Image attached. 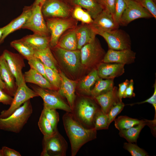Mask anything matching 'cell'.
<instances>
[{
    "label": "cell",
    "instance_id": "6da1fadb",
    "mask_svg": "<svg viewBox=\"0 0 156 156\" xmlns=\"http://www.w3.org/2000/svg\"><path fill=\"white\" fill-rule=\"evenodd\" d=\"M62 120L70 142L72 156H75L84 144L96 138V130L94 128L84 127L74 118L71 113L66 112Z\"/></svg>",
    "mask_w": 156,
    "mask_h": 156
},
{
    "label": "cell",
    "instance_id": "7a4b0ae2",
    "mask_svg": "<svg viewBox=\"0 0 156 156\" xmlns=\"http://www.w3.org/2000/svg\"><path fill=\"white\" fill-rule=\"evenodd\" d=\"M94 99L81 96L75 101L71 113L74 118L85 127L94 128L93 120L96 112L100 109Z\"/></svg>",
    "mask_w": 156,
    "mask_h": 156
},
{
    "label": "cell",
    "instance_id": "3957f363",
    "mask_svg": "<svg viewBox=\"0 0 156 156\" xmlns=\"http://www.w3.org/2000/svg\"><path fill=\"white\" fill-rule=\"evenodd\" d=\"M32 112V105L29 100L8 117L0 118V129L16 133H19L27 123Z\"/></svg>",
    "mask_w": 156,
    "mask_h": 156
},
{
    "label": "cell",
    "instance_id": "277c9868",
    "mask_svg": "<svg viewBox=\"0 0 156 156\" xmlns=\"http://www.w3.org/2000/svg\"><path fill=\"white\" fill-rule=\"evenodd\" d=\"M53 48L60 64L69 73L75 75L83 69L80 50H68L57 46Z\"/></svg>",
    "mask_w": 156,
    "mask_h": 156
},
{
    "label": "cell",
    "instance_id": "5b68a950",
    "mask_svg": "<svg viewBox=\"0 0 156 156\" xmlns=\"http://www.w3.org/2000/svg\"><path fill=\"white\" fill-rule=\"evenodd\" d=\"M41 156H65L68 144L63 137L57 131L53 135L43 137Z\"/></svg>",
    "mask_w": 156,
    "mask_h": 156
},
{
    "label": "cell",
    "instance_id": "8992f818",
    "mask_svg": "<svg viewBox=\"0 0 156 156\" xmlns=\"http://www.w3.org/2000/svg\"><path fill=\"white\" fill-rule=\"evenodd\" d=\"M80 50L82 64L88 67H93L96 66L97 67L100 63L103 62L106 53L96 38Z\"/></svg>",
    "mask_w": 156,
    "mask_h": 156
},
{
    "label": "cell",
    "instance_id": "52a82bcc",
    "mask_svg": "<svg viewBox=\"0 0 156 156\" xmlns=\"http://www.w3.org/2000/svg\"><path fill=\"white\" fill-rule=\"evenodd\" d=\"M33 90L43 101V107L60 109L71 113L72 110L68 104L58 93L57 91L41 88L38 86H31Z\"/></svg>",
    "mask_w": 156,
    "mask_h": 156
},
{
    "label": "cell",
    "instance_id": "ba28073f",
    "mask_svg": "<svg viewBox=\"0 0 156 156\" xmlns=\"http://www.w3.org/2000/svg\"><path fill=\"white\" fill-rule=\"evenodd\" d=\"M107 42L109 49L120 50L131 49V42L129 35L118 28L109 31L100 32Z\"/></svg>",
    "mask_w": 156,
    "mask_h": 156
},
{
    "label": "cell",
    "instance_id": "9c48e42d",
    "mask_svg": "<svg viewBox=\"0 0 156 156\" xmlns=\"http://www.w3.org/2000/svg\"><path fill=\"white\" fill-rule=\"evenodd\" d=\"M38 96L33 90L26 85L24 80L17 88L14 96L12 103L9 108L2 111L0 114V118H6L27 101Z\"/></svg>",
    "mask_w": 156,
    "mask_h": 156
},
{
    "label": "cell",
    "instance_id": "30bf717a",
    "mask_svg": "<svg viewBox=\"0 0 156 156\" xmlns=\"http://www.w3.org/2000/svg\"><path fill=\"white\" fill-rule=\"evenodd\" d=\"M126 7L121 18L120 25L126 26L138 18H149L152 15L139 3L133 0H124Z\"/></svg>",
    "mask_w": 156,
    "mask_h": 156
},
{
    "label": "cell",
    "instance_id": "8fae6325",
    "mask_svg": "<svg viewBox=\"0 0 156 156\" xmlns=\"http://www.w3.org/2000/svg\"><path fill=\"white\" fill-rule=\"evenodd\" d=\"M32 5L33 8L31 14L21 28L30 30L34 34L49 36L50 33L42 13L41 7Z\"/></svg>",
    "mask_w": 156,
    "mask_h": 156
},
{
    "label": "cell",
    "instance_id": "7c38bea8",
    "mask_svg": "<svg viewBox=\"0 0 156 156\" xmlns=\"http://www.w3.org/2000/svg\"><path fill=\"white\" fill-rule=\"evenodd\" d=\"M51 34L49 46L51 48L57 44L62 34L66 30L72 27L73 22L71 20L59 18H48L46 22Z\"/></svg>",
    "mask_w": 156,
    "mask_h": 156
},
{
    "label": "cell",
    "instance_id": "4fadbf2b",
    "mask_svg": "<svg viewBox=\"0 0 156 156\" xmlns=\"http://www.w3.org/2000/svg\"><path fill=\"white\" fill-rule=\"evenodd\" d=\"M44 17L65 18L69 16L70 10L65 3L60 0H47L41 8Z\"/></svg>",
    "mask_w": 156,
    "mask_h": 156
},
{
    "label": "cell",
    "instance_id": "5bb4252c",
    "mask_svg": "<svg viewBox=\"0 0 156 156\" xmlns=\"http://www.w3.org/2000/svg\"><path fill=\"white\" fill-rule=\"evenodd\" d=\"M8 67L14 77L16 86L21 84L24 81L22 73L25 64L22 55L5 50L2 54Z\"/></svg>",
    "mask_w": 156,
    "mask_h": 156
},
{
    "label": "cell",
    "instance_id": "9a60e30c",
    "mask_svg": "<svg viewBox=\"0 0 156 156\" xmlns=\"http://www.w3.org/2000/svg\"><path fill=\"white\" fill-rule=\"evenodd\" d=\"M135 56L136 53L131 49L120 50L109 49L105 53L103 62L129 64L135 62Z\"/></svg>",
    "mask_w": 156,
    "mask_h": 156
},
{
    "label": "cell",
    "instance_id": "2e32d148",
    "mask_svg": "<svg viewBox=\"0 0 156 156\" xmlns=\"http://www.w3.org/2000/svg\"><path fill=\"white\" fill-rule=\"evenodd\" d=\"M96 34L118 28L119 26L115 22L113 15L109 11L103 10L93 19L90 24Z\"/></svg>",
    "mask_w": 156,
    "mask_h": 156
},
{
    "label": "cell",
    "instance_id": "e0dca14e",
    "mask_svg": "<svg viewBox=\"0 0 156 156\" xmlns=\"http://www.w3.org/2000/svg\"><path fill=\"white\" fill-rule=\"evenodd\" d=\"M59 74L61 82L57 92L61 97L66 99L72 111L76 97L75 91L76 82L68 79L63 72H60Z\"/></svg>",
    "mask_w": 156,
    "mask_h": 156
},
{
    "label": "cell",
    "instance_id": "ac0fdd59",
    "mask_svg": "<svg viewBox=\"0 0 156 156\" xmlns=\"http://www.w3.org/2000/svg\"><path fill=\"white\" fill-rule=\"evenodd\" d=\"M0 76L5 85V92L11 96H14L17 86L15 85L14 77L3 55L0 56Z\"/></svg>",
    "mask_w": 156,
    "mask_h": 156
},
{
    "label": "cell",
    "instance_id": "d6986e66",
    "mask_svg": "<svg viewBox=\"0 0 156 156\" xmlns=\"http://www.w3.org/2000/svg\"><path fill=\"white\" fill-rule=\"evenodd\" d=\"M33 8L32 4L30 6L25 7L20 16L5 26L4 31L0 40V44L3 42L5 38L9 34L22 28L31 16Z\"/></svg>",
    "mask_w": 156,
    "mask_h": 156
},
{
    "label": "cell",
    "instance_id": "ffe728a7",
    "mask_svg": "<svg viewBox=\"0 0 156 156\" xmlns=\"http://www.w3.org/2000/svg\"><path fill=\"white\" fill-rule=\"evenodd\" d=\"M124 66L118 63L102 62L98 65L96 69L100 78L106 79H114L124 73Z\"/></svg>",
    "mask_w": 156,
    "mask_h": 156
},
{
    "label": "cell",
    "instance_id": "44dd1931",
    "mask_svg": "<svg viewBox=\"0 0 156 156\" xmlns=\"http://www.w3.org/2000/svg\"><path fill=\"white\" fill-rule=\"evenodd\" d=\"M117 92V88L114 87L110 90L94 99L105 114H107L111 108L120 101Z\"/></svg>",
    "mask_w": 156,
    "mask_h": 156
},
{
    "label": "cell",
    "instance_id": "7402d4cb",
    "mask_svg": "<svg viewBox=\"0 0 156 156\" xmlns=\"http://www.w3.org/2000/svg\"><path fill=\"white\" fill-rule=\"evenodd\" d=\"M77 49L80 50L85 45L93 41L96 33L90 24L81 25L75 29Z\"/></svg>",
    "mask_w": 156,
    "mask_h": 156
},
{
    "label": "cell",
    "instance_id": "603a6c76",
    "mask_svg": "<svg viewBox=\"0 0 156 156\" xmlns=\"http://www.w3.org/2000/svg\"><path fill=\"white\" fill-rule=\"evenodd\" d=\"M23 77L25 83H32L42 88L55 90L47 79L33 69L30 68L29 70L25 72Z\"/></svg>",
    "mask_w": 156,
    "mask_h": 156
},
{
    "label": "cell",
    "instance_id": "cb8c5ba5",
    "mask_svg": "<svg viewBox=\"0 0 156 156\" xmlns=\"http://www.w3.org/2000/svg\"><path fill=\"white\" fill-rule=\"evenodd\" d=\"M150 124L155 125L156 120H145L143 122L129 129L119 131L120 136L125 139L129 142H136L142 129L145 125Z\"/></svg>",
    "mask_w": 156,
    "mask_h": 156
},
{
    "label": "cell",
    "instance_id": "d4e9b609",
    "mask_svg": "<svg viewBox=\"0 0 156 156\" xmlns=\"http://www.w3.org/2000/svg\"><path fill=\"white\" fill-rule=\"evenodd\" d=\"M34 50L44 49L49 46L50 38L33 34L27 35L21 38Z\"/></svg>",
    "mask_w": 156,
    "mask_h": 156
},
{
    "label": "cell",
    "instance_id": "484cf974",
    "mask_svg": "<svg viewBox=\"0 0 156 156\" xmlns=\"http://www.w3.org/2000/svg\"><path fill=\"white\" fill-rule=\"evenodd\" d=\"M34 55L45 66L58 72L57 61L53 54L50 46L43 50H34Z\"/></svg>",
    "mask_w": 156,
    "mask_h": 156
},
{
    "label": "cell",
    "instance_id": "4316f807",
    "mask_svg": "<svg viewBox=\"0 0 156 156\" xmlns=\"http://www.w3.org/2000/svg\"><path fill=\"white\" fill-rule=\"evenodd\" d=\"M73 2L75 4L86 9L93 19L103 10L97 0H73Z\"/></svg>",
    "mask_w": 156,
    "mask_h": 156
},
{
    "label": "cell",
    "instance_id": "83f0119b",
    "mask_svg": "<svg viewBox=\"0 0 156 156\" xmlns=\"http://www.w3.org/2000/svg\"><path fill=\"white\" fill-rule=\"evenodd\" d=\"M100 78L97 69L92 70L81 81L79 86V90L82 93L90 96L91 87Z\"/></svg>",
    "mask_w": 156,
    "mask_h": 156
},
{
    "label": "cell",
    "instance_id": "f1b7e54d",
    "mask_svg": "<svg viewBox=\"0 0 156 156\" xmlns=\"http://www.w3.org/2000/svg\"><path fill=\"white\" fill-rule=\"evenodd\" d=\"M10 45L28 60L35 57L34 50L22 39L12 41Z\"/></svg>",
    "mask_w": 156,
    "mask_h": 156
},
{
    "label": "cell",
    "instance_id": "f546056e",
    "mask_svg": "<svg viewBox=\"0 0 156 156\" xmlns=\"http://www.w3.org/2000/svg\"><path fill=\"white\" fill-rule=\"evenodd\" d=\"M95 84L91 92L90 96L93 99L112 89L114 87V79L103 80L100 78Z\"/></svg>",
    "mask_w": 156,
    "mask_h": 156
},
{
    "label": "cell",
    "instance_id": "4dcf8cb0",
    "mask_svg": "<svg viewBox=\"0 0 156 156\" xmlns=\"http://www.w3.org/2000/svg\"><path fill=\"white\" fill-rule=\"evenodd\" d=\"M77 40L75 29L65 34L59 41L57 46L68 50H75L77 49Z\"/></svg>",
    "mask_w": 156,
    "mask_h": 156
},
{
    "label": "cell",
    "instance_id": "1f68e13d",
    "mask_svg": "<svg viewBox=\"0 0 156 156\" xmlns=\"http://www.w3.org/2000/svg\"><path fill=\"white\" fill-rule=\"evenodd\" d=\"M145 120H141L127 116H121L115 119L114 121L115 127L119 131H120L129 129L144 122Z\"/></svg>",
    "mask_w": 156,
    "mask_h": 156
},
{
    "label": "cell",
    "instance_id": "d6a6232c",
    "mask_svg": "<svg viewBox=\"0 0 156 156\" xmlns=\"http://www.w3.org/2000/svg\"><path fill=\"white\" fill-rule=\"evenodd\" d=\"M93 124L94 128L96 131L108 129L110 125L107 114L104 113L100 109L94 116Z\"/></svg>",
    "mask_w": 156,
    "mask_h": 156
},
{
    "label": "cell",
    "instance_id": "836d02e7",
    "mask_svg": "<svg viewBox=\"0 0 156 156\" xmlns=\"http://www.w3.org/2000/svg\"><path fill=\"white\" fill-rule=\"evenodd\" d=\"M38 125L44 137L52 136L58 131L54 130L42 112L38 122Z\"/></svg>",
    "mask_w": 156,
    "mask_h": 156
},
{
    "label": "cell",
    "instance_id": "e575fe53",
    "mask_svg": "<svg viewBox=\"0 0 156 156\" xmlns=\"http://www.w3.org/2000/svg\"><path fill=\"white\" fill-rule=\"evenodd\" d=\"M46 76L48 80L53 87L57 91L61 82V78L59 73L53 69L44 65Z\"/></svg>",
    "mask_w": 156,
    "mask_h": 156
},
{
    "label": "cell",
    "instance_id": "d590c367",
    "mask_svg": "<svg viewBox=\"0 0 156 156\" xmlns=\"http://www.w3.org/2000/svg\"><path fill=\"white\" fill-rule=\"evenodd\" d=\"M42 112L54 130L57 131V125L59 121V115L56 109L43 107Z\"/></svg>",
    "mask_w": 156,
    "mask_h": 156
},
{
    "label": "cell",
    "instance_id": "8d00e7d4",
    "mask_svg": "<svg viewBox=\"0 0 156 156\" xmlns=\"http://www.w3.org/2000/svg\"><path fill=\"white\" fill-rule=\"evenodd\" d=\"M126 7V4L124 0H116L114 12L113 17L116 23L118 26L122 15Z\"/></svg>",
    "mask_w": 156,
    "mask_h": 156
},
{
    "label": "cell",
    "instance_id": "74e56055",
    "mask_svg": "<svg viewBox=\"0 0 156 156\" xmlns=\"http://www.w3.org/2000/svg\"><path fill=\"white\" fill-rule=\"evenodd\" d=\"M123 148L128 151L132 156H146L147 153L136 144L131 142H125Z\"/></svg>",
    "mask_w": 156,
    "mask_h": 156
},
{
    "label": "cell",
    "instance_id": "f35d334b",
    "mask_svg": "<svg viewBox=\"0 0 156 156\" xmlns=\"http://www.w3.org/2000/svg\"><path fill=\"white\" fill-rule=\"evenodd\" d=\"M125 105L122 101H120L112 106L107 114L109 125L114 120L116 116L123 110Z\"/></svg>",
    "mask_w": 156,
    "mask_h": 156
},
{
    "label": "cell",
    "instance_id": "ab89813d",
    "mask_svg": "<svg viewBox=\"0 0 156 156\" xmlns=\"http://www.w3.org/2000/svg\"><path fill=\"white\" fill-rule=\"evenodd\" d=\"M28 63L31 68L38 71L47 79L45 74L44 65L39 59L35 57L28 60Z\"/></svg>",
    "mask_w": 156,
    "mask_h": 156
},
{
    "label": "cell",
    "instance_id": "60d3db41",
    "mask_svg": "<svg viewBox=\"0 0 156 156\" xmlns=\"http://www.w3.org/2000/svg\"><path fill=\"white\" fill-rule=\"evenodd\" d=\"M140 4L156 19V6L153 0H143Z\"/></svg>",
    "mask_w": 156,
    "mask_h": 156
},
{
    "label": "cell",
    "instance_id": "b9f144b4",
    "mask_svg": "<svg viewBox=\"0 0 156 156\" xmlns=\"http://www.w3.org/2000/svg\"><path fill=\"white\" fill-rule=\"evenodd\" d=\"M103 8V10H106L113 15L114 12L116 0H97Z\"/></svg>",
    "mask_w": 156,
    "mask_h": 156
},
{
    "label": "cell",
    "instance_id": "7bdbcfd3",
    "mask_svg": "<svg viewBox=\"0 0 156 156\" xmlns=\"http://www.w3.org/2000/svg\"><path fill=\"white\" fill-rule=\"evenodd\" d=\"M154 93L148 99L144 101L137 102L130 104L131 105H134V104H140L144 103H148L152 105L154 108L155 111V115L154 119H156V80L154 85Z\"/></svg>",
    "mask_w": 156,
    "mask_h": 156
},
{
    "label": "cell",
    "instance_id": "ee69618b",
    "mask_svg": "<svg viewBox=\"0 0 156 156\" xmlns=\"http://www.w3.org/2000/svg\"><path fill=\"white\" fill-rule=\"evenodd\" d=\"M13 98L6 93L3 90L0 88V102L4 104L10 105Z\"/></svg>",
    "mask_w": 156,
    "mask_h": 156
},
{
    "label": "cell",
    "instance_id": "f6af8a7d",
    "mask_svg": "<svg viewBox=\"0 0 156 156\" xmlns=\"http://www.w3.org/2000/svg\"><path fill=\"white\" fill-rule=\"evenodd\" d=\"M129 83V81L126 79L124 81L118 85L119 88L118 90L117 94L120 101H122L124 93Z\"/></svg>",
    "mask_w": 156,
    "mask_h": 156
},
{
    "label": "cell",
    "instance_id": "bcb514c9",
    "mask_svg": "<svg viewBox=\"0 0 156 156\" xmlns=\"http://www.w3.org/2000/svg\"><path fill=\"white\" fill-rule=\"evenodd\" d=\"M134 82L132 79L129 81V84L124 93L123 98H131L135 96L134 92Z\"/></svg>",
    "mask_w": 156,
    "mask_h": 156
},
{
    "label": "cell",
    "instance_id": "7dc6e473",
    "mask_svg": "<svg viewBox=\"0 0 156 156\" xmlns=\"http://www.w3.org/2000/svg\"><path fill=\"white\" fill-rule=\"evenodd\" d=\"M2 156H21L18 152L5 146H3L1 149Z\"/></svg>",
    "mask_w": 156,
    "mask_h": 156
},
{
    "label": "cell",
    "instance_id": "c3c4849f",
    "mask_svg": "<svg viewBox=\"0 0 156 156\" xmlns=\"http://www.w3.org/2000/svg\"><path fill=\"white\" fill-rule=\"evenodd\" d=\"M86 11H84L80 6L76 7L74 9L73 15L74 18L81 21Z\"/></svg>",
    "mask_w": 156,
    "mask_h": 156
},
{
    "label": "cell",
    "instance_id": "681fc988",
    "mask_svg": "<svg viewBox=\"0 0 156 156\" xmlns=\"http://www.w3.org/2000/svg\"><path fill=\"white\" fill-rule=\"evenodd\" d=\"M47 0H36L33 3L34 5H38L42 6Z\"/></svg>",
    "mask_w": 156,
    "mask_h": 156
},
{
    "label": "cell",
    "instance_id": "f907efd6",
    "mask_svg": "<svg viewBox=\"0 0 156 156\" xmlns=\"http://www.w3.org/2000/svg\"><path fill=\"white\" fill-rule=\"evenodd\" d=\"M0 88L3 90L4 91L5 89V84L1 79L0 76Z\"/></svg>",
    "mask_w": 156,
    "mask_h": 156
},
{
    "label": "cell",
    "instance_id": "816d5d0a",
    "mask_svg": "<svg viewBox=\"0 0 156 156\" xmlns=\"http://www.w3.org/2000/svg\"><path fill=\"white\" fill-rule=\"evenodd\" d=\"M5 29V26L0 28V40L2 37Z\"/></svg>",
    "mask_w": 156,
    "mask_h": 156
},
{
    "label": "cell",
    "instance_id": "f5cc1de1",
    "mask_svg": "<svg viewBox=\"0 0 156 156\" xmlns=\"http://www.w3.org/2000/svg\"><path fill=\"white\" fill-rule=\"evenodd\" d=\"M133 0L140 3L143 0Z\"/></svg>",
    "mask_w": 156,
    "mask_h": 156
},
{
    "label": "cell",
    "instance_id": "db71d44e",
    "mask_svg": "<svg viewBox=\"0 0 156 156\" xmlns=\"http://www.w3.org/2000/svg\"><path fill=\"white\" fill-rule=\"evenodd\" d=\"M0 156H2V153L1 149L0 150Z\"/></svg>",
    "mask_w": 156,
    "mask_h": 156
},
{
    "label": "cell",
    "instance_id": "11a10c76",
    "mask_svg": "<svg viewBox=\"0 0 156 156\" xmlns=\"http://www.w3.org/2000/svg\"><path fill=\"white\" fill-rule=\"evenodd\" d=\"M155 2V1H156V0H153Z\"/></svg>",
    "mask_w": 156,
    "mask_h": 156
},
{
    "label": "cell",
    "instance_id": "9f6ffc18",
    "mask_svg": "<svg viewBox=\"0 0 156 156\" xmlns=\"http://www.w3.org/2000/svg\"></svg>",
    "mask_w": 156,
    "mask_h": 156
}]
</instances>
